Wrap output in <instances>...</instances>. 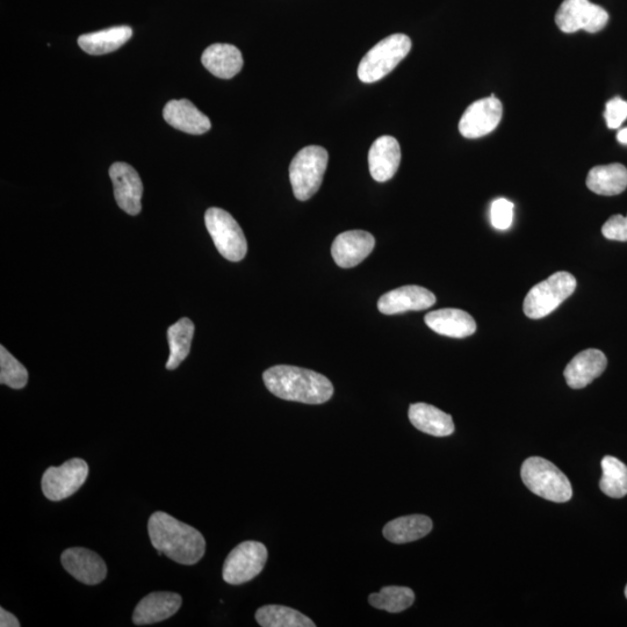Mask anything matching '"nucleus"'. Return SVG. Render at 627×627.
I'll list each match as a JSON object with an SVG mask.
<instances>
[{"instance_id":"2","label":"nucleus","mask_w":627,"mask_h":627,"mask_svg":"<svg viewBox=\"0 0 627 627\" xmlns=\"http://www.w3.org/2000/svg\"><path fill=\"white\" fill-rule=\"evenodd\" d=\"M266 388L286 401L322 405L334 395V386L322 374L290 365L273 366L263 374Z\"/></svg>"},{"instance_id":"23","label":"nucleus","mask_w":627,"mask_h":627,"mask_svg":"<svg viewBox=\"0 0 627 627\" xmlns=\"http://www.w3.org/2000/svg\"><path fill=\"white\" fill-rule=\"evenodd\" d=\"M587 186L590 191L600 196H618L626 190L627 169L619 163L595 167L589 171Z\"/></svg>"},{"instance_id":"19","label":"nucleus","mask_w":627,"mask_h":627,"mask_svg":"<svg viewBox=\"0 0 627 627\" xmlns=\"http://www.w3.org/2000/svg\"><path fill=\"white\" fill-rule=\"evenodd\" d=\"M182 603V597L176 593H151L135 608L133 622L139 626L163 622L174 616Z\"/></svg>"},{"instance_id":"11","label":"nucleus","mask_w":627,"mask_h":627,"mask_svg":"<svg viewBox=\"0 0 627 627\" xmlns=\"http://www.w3.org/2000/svg\"><path fill=\"white\" fill-rule=\"evenodd\" d=\"M502 103L495 96L478 100L467 107L459 122V132L466 139H480L495 131L502 120Z\"/></svg>"},{"instance_id":"24","label":"nucleus","mask_w":627,"mask_h":627,"mask_svg":"<svg viewBox=\"0 0 627 627\" xmlns=\"http://www.w3.org/2000/svg\"><path fill=\"white\" fill-rule=\"evenodd\" d=\"M133 36L128 26L108 28V30L84 34L78 38V46L90 55H104L124 46Z\"/></svg>"},{"instance_id":"29","label":"nucleus","mask_w":627,"mask_h":627,"mask_svg":"<svg viewBox=\"0 0 627 627\" xmlns=\"http://www.w3.org/2000/svg\"><path fill=\"white\" fill-rule=\"evenodd\" d=\"M369 602L374 608L398 614L412 607L415 593L408 587H384L379 593L371 594Z\"/></svg>"},{"instance_id":"25","label":"nucleus","mask_w":627,"mask_h":627,"mask_svg":"<svg viewBox=\"0 0 627 627\" xmlns=\"http://www.w3.org/2000/svg\"><path fill=\"white\" fill-rule=\"evenodd\" d=\"M432 530V521L428 516L410 515L396 518L386 524L384 536L388 542L394 544H406L416 542Z\"/></svg>"},{"instance_id":"17","label":"nucleus","mask_w":627,"mask_h":627,"mask_svg":"<svg viewBox=\"0 0 627 627\" xmlns=\"http://www.w3.org/2000/svg\"><path fill=\"white\" fill-rule=\"evenodd\" d=\"M401 162V148L398 140L384 135L374 141L369 153L371 176L379 183L388 182L398 172Z\"/></svg>"},{"instance_id":"21","label":"nucleus","mask_w":627,"mask_h":627,"mask_svg":"<svg viewBox=\"0 0 627 627\" xmlns=\"http://www.w3.org/2000/svg\"><path fill=\"white\" fill-rule=\"evenodd\" d=\"M201 62L215 77L230 79L242 70L243 56L240 49L233 45L215 43L205 50Z\"/></svg>"},{"instance_id":"13","label":"nucleus","mask_w":627,"mask_h":627,"mask_svg":"<svg viewBox=\"0 0 627 627\" xmlns=\"http://www.w3.org/2000/svg\"><path fill=\"white\" fill-rule=\"evenodd\" d=\"M436 304V295L427 288L415 285L402 286L383 295L378 301L380 313L385 315L424 311Z\"/></svg>"},{"instance_id":"28","label":"nucleus","mask_w":627,"mask_h":627,"mask_svg":"<svg viewBox=\"0 0 627 627\" xmlns=\"http://www.w3.org/2000/svg\"><path fill=\"white\" fill-rule=\"evenodd\" d=\"M603 475L600 487L612 499H622L627 495V466L621 460L607 456L602 460Z\"/></svg>"},{"instance_id":"35","label":"nucleus","mask_w":627,"mask_h":627,"mask_svg":"<svg viewBox=\"0 0 627 627\" xmlns=\"http://www.w3.org/2000/svg\"><path fill=\"white\" fill-rule=\"evenodd\" d=\"M617 140H618V142H621L623 144H627V128H624V129H622V131L618 132Z\"/></svg>"},{"instance_id":"30","label":"nucleus","mask_w":627,"mask_h":627,"mask_svg":"<svg viewBox=\"0 0 627 627\" xmlns=\"http://www.w3.org/2000/svg\"><path fill=\"white\" fill-rule=\"evenodd\" d=\"M28 372L3 345L0 347V383L13 389H21L27 385Z\"/></svg>"},{"instance_id":"7","label":"nucleus","mask_w":627,"mask_h":627,"mask_svg":"<svg viewBox=\"0 0 627 627\" xmlns=\"http://www.w3.org/2000/svg\"><path fill=\"white\" fill-rule=\"evenodd\" d=\"M205 223L216 249L230 262H240L247 255L248 243L239 223L221 208L207 209Z\"/></svg>"},{"instance_id":"33","label":"nucleus","mask_w":627,"mask_h":627,"mask_svg":"<svg viewBox=\"0 0 627 627\" xmlns=\"http://www.w3.org/2000/svg\"><path fill=\"white\" fill-rule=\"evenodd\" d=\"M605 120L610 129H617L627 119V102L622 98L611 99L605 107Z\"/></svg>"},{"instance_id":"26","label":"nucleus","mask_w":627,"mask_h":627,"mask_svg":"<svg viewBox=\"0 0 627 627\" xmlns=\"http://www.w3.org/2000/svg\"><path fill=\"white\" fill-rule=\"evenodd\" d=\"M194 335V324L190 319L184 317L174 326L168 329V342L170 345V357L167 363V370H176L184 362L191 351Z\"/></svg>"},{"instance_id":"15","label":"nucleus","mask_w":627,"mask_h":627,"mask_svg":"<svg viewBox=\"0 0 627 627\" xmlns=\"http://www.w3.org/2000/svg\"><path fill=\"white\" fill-rule=\"evenodd\" d=\"M61 560L66 571L84 585L95 586L106 578V564L95 552L74 547L64 551Z\"/></svg>"},{"instance_id":"18","label":"nucleus","mask_w":627,"mask_h":627,"mask_svg":"<svg viewBox=\"0 0 627 627\" xmlns=\"http://www.w3.org/2000/svg\"><path fill=\"white\" fill-rule=\"evenodd\" d=\"M164 120L178 131L201 135L212 128L211 120L187 99L171 100L163 110Z\"/></svg>"},{"instance_id":"32","label":"nucleus","mask_w":627,"mask_h":627,"mask_svg":"<svg viewBox=\"0 0 627 627\" xmlns=\"http://www.w3.org/2000/svg\"><path fill=\"white\" fill-rule=\"evenodd\" d=\"M602 234L610 241L627 242V215H614L604 223Z\"/></svg>"},{"instance_id":"5","label":"nucleus","mask_w":627,"mask_h":627,"mask_svg":"<svg viewBox=\"0 0 627 627\" xmlns=\"http://www.w3.org/2000/svg\"><path fill=\"white\" fill-rule=\"evenodd\" d=\"M576 290L571 273L560 271L533 286L524 300V314L532 320L543 319L566 301Z\"/></svg>"},{"instance_id":"36","label":"nucleus","mask_w":627,"mask_h":627,"mask_svg":"<svg viewBox=\"0 0 627 627\" xmlns=\"http://www.w3.org/2000/svg\"><path fill=\"white\" fill-rule=\"evenodd\" d=\"M625 596H626V598H627V586H626V588H625Z\"/></svg>"},{"instance_id":"20","label":"nucleus","mask_w":627,"mask_h":627,"mask_svg":"<svg viewBox=\"0 0 627 627\" xmlns=\"http://www.w3.org/2000/svg\"><path fill=\"white\" fill-rule=\"evenodd\" d=\"M427 326L435 333L452 338H465L477 331V323L473 317L456 308L439 309L424 317Z\"/></svg>"},{"instance_id":"34","label":"nucleus","mask_w":627,"mask_h":627,"mask_svg":"<svg viewBox=\"0 0 627 627\" xmlns=\"http://www.w3.org/2000/svg\"><path fill=\"white\" fill-rule=\"evenodd\" d=\"M0 626L2 627H19L20 623L18 618L6 611L4 608L0 609Z\"/></svg>"},{"instance_id":"31","label":"nucleus","mask_w":627,"mask_h":627,"mask_svg":"<svg viewBox=\"0 0 627 627\" xmlns=\"http://www.w3.org/2000/svg\"><path fill=\"white\" fill-rule=\"evenodd\" d=\"M514 204L511 201L500 198L493 201L490 206V222L497 230H507L513 225Z\"/></svg>"},{"instance_id":"1","label":"nucleus","mask_w":627,"mask_h":627,"mask_svg":"<svg viewBox=\"0 0 627 627\" xmlns=\"http://www.w3.org/2000/svg\"><path fill=\"white\" fill-rule=\"evenodd\" d=\"M148 532L158 554H165L178 564L196 565L204 557V536L197 529L163 511H157L150 517Z\"/></svg>"},{"instance_id":"14","label":"nucleus","mask_w":627,"mask_h":627,"mask_svg":"<svg viewBox=\"0 0 627 627\" xmlns=\"http://www.w3.org/2000/svg\"><path fill=\"white\" fill-rule=\"evenodd\" d=\"M376 239L364 230H350L338 235L331 247L335 263L343 269L355 268L369 257Z\"/></svg>"},{"instance_id":"27","label":"nucleus","mask_w":627,"mask_h":627,"mask_svg":"<svg viewBox=\"0 0 627 627\" xmlns=\"http://www.w3.org/2000/svg\"><path fill=\"white\" fill-rule=\"evenodd\" d=\"M256 621L263 627H315V623L300 611L284 605H265L256 612Z\"/></svg>"},{"instance_id":"12","label":"nucleus","mask_w":627,"mask_h":627,"mask_svg":"<svg viewBox=\"0 0 627 627\" xmlns=\"http://www.w3.org/2000/svg\"><path fill=\"white\" fill-rule=\"evenodd\" d=\"M110 177L114 186V198L117 204L129 215H138L142 209V180L131 165L117 162L110 168Z\"/></svg>"},{"instance_id":"22","label":"nucleus","mask_w":627,"mask_h":627,"mask_svg":"<svg viewBox=\"0 0 627 627\" xmlns=\"http://www.w3.org/2000/svg\"><path fill=\"white\" fill-rule=\"evenodd\" d=\"M409 420L417 430L435 437H448L454 432L452 416L427 403H415L409 408Z\"/></svg>"},{"instance_id":"3","label":"nucleus","mask_w":627,"mask_h":627,"mask_svg":"<svg viewBox=\"0 0 627 627\" xmlns=\"http://www.w3.org/2000/svg\"><path fill=\"white\" fill-rule=\"evenodd\" d=\"M521 474L524 485L547 501L564 503L572 499L571 482L549 460L540 457L526 459Z\"/></svg>"},{"instance_id":"4","label":"nucleus","mask_w":627,"mask_h":627,"mask_svg":"<svg viewBox=\"0 0 627 627\" xmlns=\"http://www.w3.org/2000/svg\"><path fill=\"white\" fill-rule=\"evenodd\" d=\"M412 49V40L406 34H393L381 40L359 63L358 77L363 83L380 81L399 66Z\"/></svg>"},{"instance_id":"16","label":"nucleus","mask_w":627,"mask_h":627,"mask_svg":"<svg viewBox=\"0 0 627 627\" xmlns=\"http://www.w3.org/2000/svg\"><path fill=\"white\" fill-rule=\"evenodd\" d=\"M608 359L597 349H588L576 355L566 366L564 376L566 383L573 389L585 388L602 376L607 369Z\"/></svg>"},{"instance_id":"6","label":"nucleus","mask_w":627,"mask_h":627,"mask_svg":"<svg viewBox=\"0 0 627 627\" xmlns=\"http://www.w3.org/2000/svg\"><path fill=\"white\" fill-rule=\"evenodd\" d=\"M328 161V151L320 146H309L299 151L290 167V179L295 198L306 201L319 191Z\"/></svg>"},{"instance_id":"10","label":"nucleus","mask_w":627,"mask_h":627,"mask_svg":"<svg viewBox=\"0 0 627 627\" xmlns=\"http://www.w3.org/2000/svg\"><path fill=\"white\" fill-rule=\"evenodd\" d=\"M89 477V466L83 459H71L60 467H49L43 474L42 492L50 501H62L74 495Z\"/></svg>"},{"instance_id":"8","label":"nucleus","mask_w":627,"mask_h":627,"mask_svg":"<svg viewBox=\"0 0 627 627\" xmlns=\"http://www.w3.org/2000/svg\"><path fill=\"white\" fill-rule=\"evenodd\" d=\"M268 550L259 542H244L229 553L223 565L222 576L228 585L240 586L262 573Z\"/></svg>"},{"instance_id":"9","label":"nucleus","mask_w":627,"mask_h":627,"mask_svg":"<svg viewBox=\"0 0 627 627\" xmlns=\"http://www.w3.org/2000/svg\"><path fill=\"white\" fill-rule=\"evenodd\" d=\"M609 14L589 0H565L556 14V24L564 33H597L607 26Z\"/></svg>"}]
</instances>
